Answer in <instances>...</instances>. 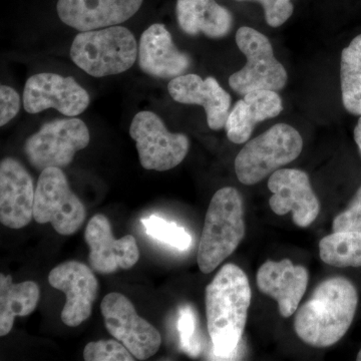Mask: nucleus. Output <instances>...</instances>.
Here are the masks:
<instances>
[{"mask_svg": "<svg viewBox=\"0 0 361 361\" xmlns=\"http://www.w3.org/2000/svg\"><path fill=\"white\" fill-rule=\"evenodd\" d=\"M248 277L238 266H223L206 287L207 327L213 353L219 360L236 357L250 307Z\"/></svg>", "mask_w": 361, "mask_h": 361, "instance_id": "1", "label": "nucleus"}, {"mask_svg": "<svg viewBox=\"0 0 361 361\" xmlns=\"http://www.w3.org/2000/svg\"><path fill=\"white\" fill-rule=\"evenodd\" d=\"M355 285L345 278L325 280L316 287L294 320V329L303 342L313 348H329L348 331L357 308Z\"/></svg>", "mask_w": 361, "mask_h": 361, "instance_id": "2", "label": "nucleus"}, {"mask_svg": "<svg viewBox=\"0 0 361 361\" xmlns=\"http://www.w3.org/2000/svg\"><path fill=\"white\" fill-rule=\"evenodd\" d=\"M245 236L243 200L235 188L218 190L209 205L199 244V268L204 274L215 270L234 253Z\"/></svg>", "mask_w": 361, "mask_h": 361, "instance_id": "3", "label": "nucleus"}, {"mask_svg": "<svg viewBox=\"0 0 361 361\" xmlns=\"http://www.w3.org/2000/svg\"><path fill=\"white\" fill-rule=\"evenodd\" d=\"M134 35L123 26L78 33L71 47L73 63L94 78L118 75L130 70L137 59Z\"/></svg>", "mask_w": 361, "mask_h": 361, "instance_id": "4", "label": "nucleus"}, {"mask_svg": "<svg viewBox=\"0 0 361 361\" xmlns=\"http://www.w3.org/2000/svg\"><path fill=\"white\" fill-rule=\"evenodd\" d=\"M303 149L298 130L277 123L251 140L235 159V172L242 184L251 186L296 160Z\"/></svg>", "mask_w": 361, "mask_h": 361, "instance_id": "5", "label": "nucleus"}, {"mask_svg": "<svg viewBox=\"0 0 361 361\" xmlns=\"http://www.w3.org/2000/svg\"><path fill=\"white\" fill-rule=\"evenodd\" d=\"M236 44L247 61L242 70L229 78V85L234 92L245 96L252 90L283 89L288 75L275 58L267 37L249 26H242L236 33Z\"/></svg>", "mask_w": 361, "mask_h": 361, "instance_id": "6", "label": "nucleus"}, {"mask_svg": "<svg viewBox=\"0 0 361 361\" xmlns=\"http://www.w3.org/2000/svg\"><path fill=\"white\" fill-rule=\"evenodd\" d=\"M33 219L39 224L51 223L63 236L75 234L84 224L85 205L71 191L61 168L42 171L35 189Z\"/></svg>", "mask_w": 361, "mask_h": 361, "instance_id": "7", "label": "nucleus"}, {"mask_svg": "<svg viewBox=\"0 0 361 361\" xmlns=\"http://www.w3.org/2000/svg\"><path fill=\"white\" fill-rule=\"evenodd\" d=\"M90 130L78 118H59L44 123L25 142V154L33 168H65L75 154L89 146Z\"/></svg>", "mask_w": 361, "mask_h": 361, "instance_id": "8", "label": "nucleus"}, {"mask_svg": "<svg viewBox=\"0 0 361 361\" xmlns=\"http://www.w3.org/2000/svg\"><path fill=\"white\" fill-rule=\"evenodd\" d=\"M130 135L135 142L140 163L146 170L165 172L174 169L189 152V137L169 132L160 116L153 111L137 113L130 123Z\"/></svg>", "mask_w": 361, "mask_h": 361, "instance_id": "9", "label": "nucleus"}, {"mask_svg": "<svg viewBox=\"0 0 361 361\" xmlns=\"http://www.w3.org/2000/svg\"><path fill=\"white\" fill-rule=\"evenodd\" d=\"M101 310L108 331L129 349L135 360H149L158 353L160 332L137 315L127 297L118 292L109 293L102 301Z\"/></svg>", "mask_w": 361, "mask_h": 361, "instance_id": "10", "label": "nucleus"}, {"mask_svg": "<svg viewBox=\"0 0 361 361\" xmlns=\"http://www.w3.org/2000/svg\"><path fill=\"white\" fill-rule=\"evenodd\" d=\"M87 90L73 77L37 73L28 78L23 90V108L28 114L56 109L66 116L84 113L90 104Z\"/></svg>", "mask_w": 361, "mask_h": 361, "instance_id": "11", "label": "nucleus"}, {"mask_svg": "<svg viewBox=\"0 0 361 361\" xmlns=\"http://www.w3.org/2000/svg\"><path fill=\"white\" fill-rule=\"evenodd\" d=\"M272 192L270 208L278 216L292 213L294 224L306 228L312 224L320 212V202L312 187L310 177L297 169H279L268 180Z\"/></svg>", "mask_w": 361, "mask_h": 361, "instance_id": "12", "label": "nucleus"}, {"mask_svg": "<svg viewBox=\"0 0 361 361\" xmlns=\"http://www.w3.org/2000/svg\"><path fill=\"white\" fill-rule=\"evenodd\" d=\"M85 240L90 247V265L99 274L129 270L137 264L140 250L133 235L114 238L111 223L103 214H97L85 228Z\"/></svg>", "mask_w": 361, "mask_h": 361, "instance_id": "13", "label": "nucleus"}, {"mask_svg": "<svg viewBox=\"0 0 361 361\" xmlns=\"http://www.w3.org/2000/svg\"><path fill=\"white\" fill-rule=\"evenodd\" d=\"M49 282L66 294V302L61 315L66 325L77 327L92 315L99 281L87 265L78 261L61 263L51 271Z\"/></svg>", "mask_w": 361, "mask_h": 361, "instance_id": "14", "label": "nucleus"}, {"mask_svg": "<svg viewBox=\"0 0 361 361\" xmlns=\"http://www.w3.org/2000/svg\"><path fill=\"white\" fill-rule=\"evenodd\" d=\"M35 189L32 176L16 159L0 164V222L21 229L32 222Z\"/></svg>", "mask_w": 361, "mask_h": 361, "instance_id": "15", "label": "nucleus"}, {"mask_svg": "<svg viewBox=\"0 0 361 361\" xmlns=\"http://www.w3.org/2000/svg\"><path fill=\"white\" fill-rule=\"evenodd\" d=\"M142 0H59L58 14L65 25L78 32L101 30L129 20Z\"/></svg>", "mask_w": 361, "mask_h": 361, "instance_id": "16", "label": "nucleus"}, {"mask_svg": "<svg viewBox=\"0 0 361 361\" xmlns=\"http://www.w3.org/2000/svg\"><path fill=\"white\" fill-rule=\"evenodd\" d=\"M168 90L177 103L203 106L211 130H219L225 128L231 111V96L215 78L203 80L195 73L180 75L169 82Z\"/></svg>", "mask_w": 361, "mask_h": 361, "instance_id": "17", "label": "nucleus"}, {"mask_svg": "<svg viewBox=\"0 0 361 361\" xmlns=\"http://www.w3.org/2000/svg\"><path fill=\"white\" fill-rule=\"evenodd\" d=\"M137 61L145 73L158 78L180 77L191 66V58L176 47L170 32L161 23L152 25L142 32Z\"/></svg>", "mask_w": 361, "mask_h": 361, "instance_id": "18", "label": "nucleus"}, {"mask_svg": "<svg viewBox=\"0 0 361 361\" xmlns=\"http://www.w3.org/2000/svg\"><path fill=\"white\" fill-rule=\"evenodd\" d=\"M310 274L303 266L294 265L289 259L267 261L259 268L257 286L265 295L277 301L282 317H290L307 289Z\"/></svg>", "mask_w": 361, "mask_h": 361, "instance_id": "19", "label": "nucleus"}, {"mask_svg": "<svg viewBox=\"0 0 361 361\" xmlns=\"http://www.w3.org/2000/svg\"><path fill=\"white\" fill-rule=\"evenodd\" d=\"M176 14L180 30L193 37L222 39L232 30V13L215 0H177Z\"/></svg>", "mask_w": 361, "mask_h": 361, "instance_id": "20", "label": "nucleus"}, {"mask_svg": "<svg viewBox=\"0 0 361 361\" xmlns=\"http://www.w3.org/2000/svg\"><path fill=\"white\" fill-rule=\"evenodd\" d=\"M40 291L33 281L16 284L13 277L0 274V336H6L18 316H28L37 310Z\"/></svg>", "mask_w": 361, "mask_h": 361, "instance_id": "21", "label": "nucleus"}, {"mask_svg": "<svg viewBox=\"0 0 361 361\" xmlns=\"http://www.w3.org/2000/svg\"><path fill=\"white\" fill-rule=\"evenodd\" d=\"M341 82L344 108L361 116V35L342 51Z\"/></svg>", "mask_w": 361, "mask_h": 361, "instance_id": "22", "label": "nucleus"}, {"mask_svg": "<svg viewBox=\"0 0 361 361\" xmlns=\"http://www.w3.org/2000/svg\"><path fill=\"white\" fill-rule=\"evenodd\" d=\"M319 255L334 267H361V231H337L324 237Z\"/></svg>", "mask_w": 361, "mask_h": 361, "instance_id": "23", "label": "nucleus"}, {"mask_svg": "<svg viewBox=\"0 0 361 361\" xmlns=\"http://www.w3.org/2000/svg\"><path fill=\"white\" fill-rule=\"evenodd\" d=\"M142 224L146 228L147 234L158 241L180 251L187 250L191 246L192 238L189 233L176 223L168 222L159 216L152 215L142 219Z\"/></svg>", "mask_w": 361, "mask_h": 361, "instance_id": "24", "label": "nucleus"}, {"mask_svg": "<svg viewBox=\"0 0 361 361\" xmlns=\"http://www.w3.org/2000/svg\"><path fill=\"white\" fill-rule=\"evenodd\" d=\"M243 99L248 106L256 125L279 116L283 110L281 97L275 90H252L243 96Z\"/></svg>", "mask_w": 361, "mask_h": 361, "instance_id": "25", "label": "nucleus"}, {"mask_svg": "<svg viewBox=\"0 0 361 361\" xmlns=\"http://www.w3.org/2000/svg\"><path fill=\"white\" fill-rule=\"evenodd\" d=\"M255 126L256 123L254 122L245 101L240 99L230 111L226 122L228 139L234 144H244L250 139Z\"/></svg>", "mask_w": 361, "mask_h": 361, "instance_id": "26", "label": "nucleus"}, {"mask_svg": "<svg viewBox=\"0 0 361 361\" xmlns=\"http://www.w3.org/2000/svg\"><path fill=\"white\" fill-rule=\"evenodd\" d=\"M197 318L193 308L185 305L179 311L178 330L180 334V348L191 357H196L201 353V342L197 334Z\"/></svg>", "mask_w": 361, "mask_h": 361, "instance_id": "27", "label": "nucleus"}, {"mask_svg": "<svg viewBox=\"0 0 361 361\" xmlns=\"http://www.w3.org/2000/svg\"><path fill=\"white\" fill-rule=\"evenodd\" d=\"M84 358L87 361L135 360V356L122 342L111 339L87 343L84 349Z\"/></svg>", "mask_w": 361, "mask_h": 361, "instance_id": "28", "label": "nucleus"}, {"mask_svg": "<svg viewBox=\"0 0 361 361\" xmlns=\"http://www.w3.org/2000/svg\"><path fill=\"white\" fill-rule=\"evenodd\" d=\"M332 229L334 232L361 231V187L346 210L336 216Z\"/></svg>", "mask_w": 361, "mask_h": 361, "instance_id": "29", "label": "nucleus"}, {"mask_svg": "<svg viewBox=\"0 0 361 361\" xmlns=\"http://www.w3.org/2000/svg\"><path fill=\"white\" fill-rule=\"evenodd\" d=\"M238 1H257L262 4L266 23L272 27H278L286 23L294 11L291 0H238Z\"/></svg>", "mask_w": 361, "mask_h": 361, "instance_id": "30", "label": "nucleus"}, {"mask_svg": "<svg viewBox=\"0 0 361 361\" xmlns=\"http://www.w3.org/2000/svg\"><path fill=\"white\" fill-rule=\"evenodd\" d=\"M20 110V97L8 85L0 87V126L4 127L16 118Z\"/></svg>", "mask_w": 361, "mask_h": 361, "instance_id": "31", "label": "nucleus"}, {"mask_svg": "<svg viewBox=\"0 0 361 361\" xmlns=\"http://www.w3.org/2000/svg\"><path fill=\"white\" fill-rule=\"evenodd\" d=\"M355 140L361 152V116L355 129Z\"/></svg>", "mask_w": 361, "mask_h": 361, "instance_id": "32", "label": "nucleus"}, {"mask_svg": "<svg viewBox=\"0 0 361 361\" xmlns=\"http://www.w3.org/2000/svg\"><path fill=\"white\" fill-rule=\"evenodd\" d=\"M356 360L361 361V349L360 353H358L357 357H356Z\"/></svg>", "mask_w": 361, "mask_h": 361, "instance_id": "33", "label": "nucleus"}]
</instances>
